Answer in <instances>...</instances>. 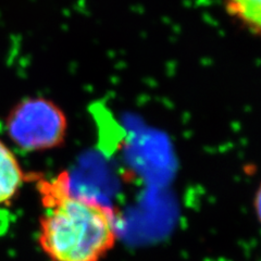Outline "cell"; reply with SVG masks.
I'll return each mask as SVG.
<instances>
[{"label": "cell", "mask_w": 261, "mask_h": 261, "mask_svg": "<svg viewBox=\"0 0 261 261\" xmlns=\"http://www.w3.org/2000/svg\"><path fill=\"white\" fill-rule=\"evenodd\" d=\"M254 207H255V211H256V215L258 217L259 222L261 223V184L259 186V189L257 190V193L255 196Z\"/></svg>", "instance_id": "5"}, {"label": "cell", "mask_w": 261, "mask_h": 261, "mask_svg": "<svg viewBox=\"0 0 261 261\" xmlns=\"http://www.w3.org/2000/svg\"><path fill=\"white\" fill-rule=\"evenodd\" d=\"M227 12L261 38V0H226Z\"/></svg>", "instance_id": "4"}, {"label": "cell", "mask_w": 261, "mask_h": 261, "mask_svg": "<svg viewBox=\"0 0 261 261\" xmlns=\"http://www.w3.org/2000/svg\"><path fill=\"white\" fill-rule=\"evenodd\" d=\"M36 182L43 214L38 244L50 261H101L118 238L113 210L94 197L76 195L71 177L31 175Z\"/></svg>", "instance_id": "1"}, {"label": "cell", "mask_w": 261, "mask_h": 261, "mask_svg": "<svg viewBox=\"0 0 261 261\" xmlns=\"http://www.w3.org/2000/svg\"><path fill=\"white\" fill-rule=\"evenodd\" d=\"M9 140L27 152L46 151L60 147L67 137L64 111L45 97H27L16 102L5 121Z\"/></svg>", "instance_id": "2"}, {"label": "cell", "mask_w": 261, "mask_h": 261, "mask_svg": "<svg viewBox=\"0 0 261 261\" xmlns=\"http://www.w3.org/2000/svg\"><path fill=\"white\" fill-rule=\"evenodd\" d=\"M27 179L15 154L0 140V206L9 203Z\"/></svg>", "instance_id": "3"}]
</instances>
